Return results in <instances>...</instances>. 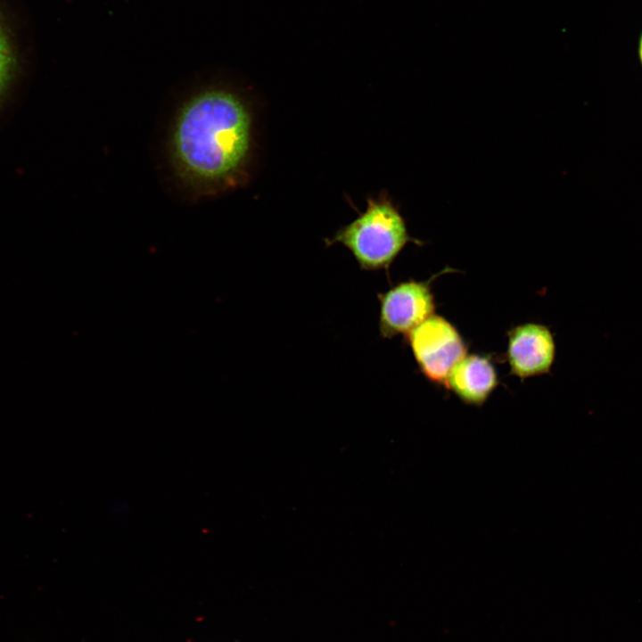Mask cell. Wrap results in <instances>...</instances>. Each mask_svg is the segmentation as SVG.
Instances as JSON below:
<instances>
[{
  "mask_svg": "<svg viewBox=\"0 0 642 642\" xmlns=\"http://www.w3.org/2000/svg\"><path fill=\"white\" fill-rule=\"evenodd\" d=\"M408 243L421 244L408 234L399 208L384 192L368 197L363 212L325 239L326 246L339 243L349 250L366 271H388Z\"/></svg>",
  "mask_w": 642,
  "mask_h": 642,
  "instance_id": "7a4b0ae2",
  "label": "cell"
},
{
  "mask_svg": "<svg viewBox=\"0 0 642 642\" xmlns=\"http://www.w3.org/2000/svg\"><path fill=\"white\" fill-rule=\"evenodd\" d=\"M498 383L489 357L465 355L450 372L445 386L467 404L482 405Z\"/></svg>",
  "mask_w": 642,
  "mask_h": 642,
  "instance_id": "8992f818",
  "label": "cell"
},
{
  "mask_svg": "<svg viewBox=\"0 0 642 642\" xmlns=\"http://www.w3.org/2000/svg\"><path fill=\"white\" fill-rule=\"evenodd\" d=\"M421 373L445 385L455 366L466 355L465 343L456 327L432 315L406 335Z\"/></svg>",
  "mask_w": 642,
  "mask_h": 642,
  "instance_id": "3957f363",
  "label": "cell"
},
{
  "mask_svg": "<svg viewBox=\"0 0 642 642\" xmlns=\"http://www.w3.org/2000/svg\"><path fill=\"white\" fill-rule=\"evenodd\" d=\"M431 281L410 279L377 294L381 337L391 339L407 335L433 315L435 304Z\"/></svg>",
  "mask_w": 642,
  "mask_h": 642,
  "instance_id": "277c9868",
  "label": "cell"
},
{
  "mask_svg": "<svg viewBox=\"0 0 642 642\" xmlns=\"http://www.w3.org/2000/svg\"><path fill=\"white\" fill-rule=\"evenodd\" d=\"M254 151L253 115L247 101L226 86L204 87L179 107L169 137L174 174L197 197L244 185Z\"/></svg>",
  "mask_w": 642,
  "mask_h": 642,
  "instance_id": "6da1fadb",
  "label": "cell"
},
{
  "mask_svg": "<svg viewBox=\"0 0 642 642\" xmlns=\"http://www.w3.org/2000/svg\"><path fill=\"white\" fill-rule=\"evenodd\" d=\"M15 65L11 35L0 16V92L6 85Z\"/></svg>",
  "mask_w": 642,
  "mask_h": 642,
  "instance_id": "52a82bcc",
  "label": "cell"
},
{
  "mask_svg": "<svg viewBox=\"0 0 642 642\" xmlns=\"http://www.w3.org/2000/svg\"><path fill=\"white\" fill-rule=\"evenodd\" d=\"M639 57H640L641 63H642V37H641L640 42H639Z\"/></svg>",
  "mask_w": 642,
  "mask_h": 642,
  "instance_id": "ba28073f",
  "label": "cell"
},
{
  "mask_svg": "<svg viewBox=\"0 0 642 642\" xmlns=\"http://www.w3.org/2000/svg\"><path fill=\"white\" fill-rule=\"evenodd\" d=\"M555 354L553 335L543 325L525 323L508 333L506 359L511 373L519 378L548 373Z\"/></svg>",
  "mask_w": 642,
  "mask_h": 642,
  "instance_id": "5b68a950",
  "label": "cell"
}]
</instances>
